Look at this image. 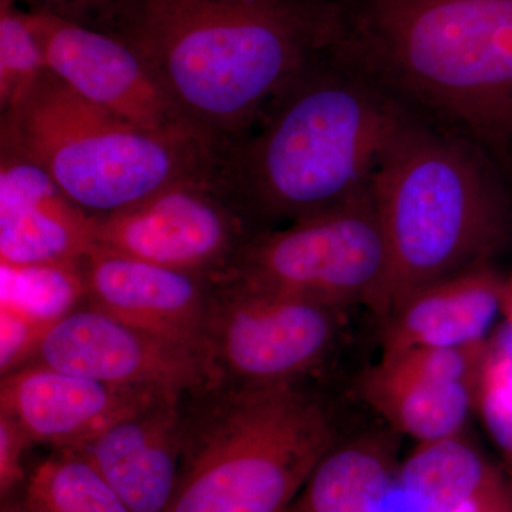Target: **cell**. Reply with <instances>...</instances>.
Wrapping results in <instances>:
<instances>
[{"label": "cell", "instance_id": "7c38bea8", "mask_svg": "<svg viewBox=\"0 0 512 512\" xmlns=\"http://www.w3.org/2000/svg\"><path fill=\"white\" fill-rule=\"evenodd\" d=\"M490 346L382 356L357 379L356 392L387 427L417 443L463 433Z\"/></svg>", "mask_w": 512, "mask_h": 512}, {"label": "cell", "instance_id": "cb8c5ba5", "mask_svg": "<svg viewBox=\"0 0 512 512\" xmlns=\"http://www.w3.org/2000/svg\"><path fill=\"white\" fill-rule=\"evenodd\" d=\"M23 8L50 13L86 28L121 35L141 0H16Z\"/></svg>", "mask_w": 512, "mask_h": 512}, {"label": "cell", "instance_id": "277c9868", "mask_svg": "<svg viewBox=\"0 0 512 512\" xmlns=\"http://www.w3.org/2000/svg\"><path fill=\"white\" fill-rule=\"evenodd\" d=\"M510 184L474 138L409 117L370 184L390 256L384 318L421 286L493 264L512 237Z\"/></svg>", "mask_w": 512, "mask_h": 512}, {"label": "cell", "instance_id": "30bf717a", "mask_svg": "<svg viewBox=\"0 0 512 512\" xmlns=\"http://www.w3.org/2000/svg\"><path fill=\"white\" fill-rule=\"evenodd\" d=\"M25 16L47 70L77 96L148 130L202 131L185 119L156 70L123 36L39 10L25 9Z\"/></svg>", "mask_w": 512, "mask_h": 512}, {"label": "cell", "instance_id": "d6986e66", "mask_svg": "<svg viewBox=\"0 0 512 512\" xmlns=\"http://www.w3.org/2000/svg\"><path fill=\"white\" fill-rule=\"evenodd\" d=\"M500 480L463 433L417 443L397 478L419 512H453Z\"/></svg>", "mask_w": 512, "mask_h": 512}, {"label": "cell", "instance_id": "f546056e", "mask_svg": "<svg viewBox=\"0 0 512 512\" xmlns=\"http://www.w3.org/2000/svg\"><path fill=\"white\" fill-rule=\"evenodd\" d=\"M286 512H289V511H286Z\"/></svg>", "mask_w": 512, "mask_h": 512}, {"label": "cell", "instance_id": "9a60e30c", "mask_svg": "<svg viewBox=\"0 0 512 512\" xmlns=\"http://www.w3.org/2000/svg\"><path fill=\"white\" fill-rule=\"evenodd\" d=\"M97 218L70 200L39 165L2 148V265L80 266L96 248Z\"/></svg>", "mask_w": 512, "mask_h": 512}, {"label": "cell", "instance_id": "e0dca14e", "mask_svg": "<svg viewBox=\"0 0 512 512\" xmlns=\"http://www.w3.org/2000/svg\"><path fill=\"white\" fill-rule=\"evenodd\" d=\"M505 282L493 264H481L421 286L383 319L382 356L487 346L504 312Z\"/></svg>", "mask_w": 512, "mask_h": 512}, {"label": "cell", "instance_id": "ffe728a7", "mask_svg": "<svg viewBox=\"0 0 512 512\" xmlns=\"http://www.w3.org/2000/svg\"><path fill=\"white\" fill-rule=\"evenodd\" d=\"M23 504L36 512H131L79 451H57L26 481Z\"/></svg>", "mask_w": 512, "mask_h": 512}, {"label": "cell", "instance_id": "6da1fadb", "mask_svg": "<svg viewBox=\"0 0 512 512\" xmlns=\"http://www.w3.org/2000/svg\"><path fill=\"white\" fill-rule=\"evenodd\" d=\"M413 113L328 50L227 144L218 177L256 228L291 224L366 190Z\"/></svg>", "mask_w": 512, "mask_h": 512}, {"label": "cell", "instance_id": "9c48e42d", "mask_svg": "<svg viewBox=\"0 0 512 512\" xmlns=\"http://www.w3.org/2000/svg\"><path fill=\"white\" fill-rule=\"evenodd\" d=\"M258 231L215 171L101 215L96 248L215 279Z\"/></svg>", "mask_w": 512, "mask_h": 512}, {"label": "cell", "instance_id": "2e32d148", "mask_svg": "<svg viewBox=\"0 0 512 512\" xmlns=\"http://www.w3.org/2000/svg\"><path fill=\"white\" fill-rule=\"evenodd\" d=\"M187 397H161L77 450L131 512L170 508L180 481Z\"/></svg>", "mask_w": 512, "mask_h": 512}, {"label": "cell", "instance_id": "d4e9b609", "mask_svg": "<svg viewBox=\"0 0 512 512\" xmlns=\"http://www.w3.org/2000/svg\"><path fill=\"white\" fill-rule=\"evenodd\" d=\"M56 322L37 318V316L30 315L8 302H2V308H0V325H2L0 367H2V375L6 376L15 372L29 357H35L40 343Z\"/></svg>", "mask_w": 512, "mask_h": 512}, {"label": "cell", "instance_id": "ba28073f", "mask_svg": "<svg viewBox=\"0 0 512 512\" xmlns=\"http://www.w3.org/2000/svg\"><path fill=\"white\" fill-rule=\"evenodd\" d=\"M346 312L220 276L205 318L208 362L220 384L301 383L335 349Z\"/></svg>", "mask_w": 512, "mask_h": 512}, {"label": "cell", "instance_id": "7a4b0ae2", "mask_svg": "<svg viewBox=\"0 0 512 512\" xmlns=\"http://www.w3.org/2000/svg\"><path fill=\"white\" fill-rule=\"evenodd\" d=\"M335 0H141L124 39L192 126L231 143L320 55Z\"/></svg>", "mask_w": 512, "mask_h": 512}, {"label": "cell", "instance_id": "484cf974", "mask_svg": "<svg viewBox=\"0 0 512 512\" xmlns=\"http://www.w3.org/2000/svg\"><path fill=\"white\" fill-rule=\"evenodd\" d=\"M30 444L32 441L18 424L0 413V493L3 500L26 480L23 456Z\"/></svg>", "mask_w": 512, "mask_h": 512}, {"label": "cell", "instance_id": "44dd1931", "mask_svg": "<svg viewBox=\"0 0 512 512\" xmlns=\"http://www.w3.org/2000/svg\"><path fill=\"white\" fill-rule=\"evenodd\" d=\"M49 73L42 47L16 0H0V111L18 109Z\"/></svg>", "mask_w": 512, "mask_h": 512}, {"label": "cell", "instance_id": "3957f363", "mask_svg": "<svg viewBox=\"0 0 512 512\" xmlns=\"http://www.w3.org/2000/svg\"><path fill=\"white\" fill-rule=\"evenodd\" d=\"M329 50L512 178V0H335Z\"/></svg>", "mask_w": 512, "mask_h": 512}, {"label": "cell", "instance_id": "83f0119b", "mask_svg": "<svg viewBox=\"0 0 512 512\" xmlns=\"http://www.w3.org/2000/svg\"><path fill=\"white\" fill-rule=\"evenodd\" d=\"M503 315L508 320V329L512 330V276L505 282Z\"/></svg>", "mask_w": 512, "mask_h": 512}, {"label": "cell", "instance_id": "52a82bcc", "mask_svg": "<svg viewBox=\"0 0 512 512\" xmlns=\"http://www.w3.org/2000/svg\"><path fill=\"white\" fill-rule=\"evenodd\" d=\"M221 276L342 311L366 306L383 319L390 256L372 188L285 228L256 232Z\"/></svg>", "mask_w": 512, "mask_h": 512}, {"label": "cell", "instance_id": "f1b7e54d", "mask_svg": "<svg viewBox=\"0 0 512 512\" xmlns=\"http://www.w3.org/2000/svg\"><path fill=\"white\" fill-rule=\"evenodd\" d=\"M2 512H36L33 511L32 508H29L28 505H8V507H3Z\"/></svg>", "mask_w": 512, "mask_h": 512}, {"label": "cell", "instance_id": "ac0fdd59", "mask_svg": "<svg viewBox=\"0 0 512 512\" xmlns=\"http://www.w3.org/2000/svg\"><path fill=\"white\" fill-rule=\"evenodd\" d=\"M396 431L340 437L312 471L289 512H380L399 478Z\"/></svg>", "mask_w": 512, "mask_h": 512}, {"label": "cell", "instance_id": "4316f807", "mask_svg": "<svg viewBox=\"0 0 512 512\" xmlns=\"http://www.w3.org/2000/svg\"><path fill=\"white\" fill-rule=\"evenodd\" d=\"M453 512H512V491L503 480L497 481Z\"/></svg>", "mask_w": 512, "mask_h": 512}, {"label": "cell", "instance_id": "4fadbf2b", "mask_svg": "<svg viewBox=\"0 0 512 512\" xmlns=\"http://www.w3.org/2000/svg\"><path fill=\"white\" fill-rule=\"evenodd\" d=\"M170 396L174 394L97 382L33 363L3 376L0 413L15 421L33 444L77 451L130 414Z\"/></svg>", "mask_w": 512, "mask_h": 512}, {"label": "cell", "instance_id": "5b68a950", "mask_svg": "<svg viewBox=\"0 0 512 512\" xmlns=\"http://www.w3.org/2000/svg\"><path fill=\"white\" fill-rule=\"evenodd\" d=\"M191 397L167 512H286L342 437L332 410L301 383L218 384Z\"/></svg>", "mask_w": 512, "mask_h": 512}, {"label": "cell", "instance_id": "7402d4cb", "mask_svg": "<svg viewBox=\"0 0 512 512\" xmlns=\"http://www.w3.org/2000/svg\"><path fill=\"white\" fill-rule=\"evenodd\" d=\"M86 296L82 265H2V302L46 320H59Z\"/></svg>", "mask_w": 512, "mask_h": 512}, {"label": "cell", "instance_id": "5bb4252c", "mask_svg": "<svg viewBox=\"0 0 512 512\" xmlns=\"http://www.w3.org/2000/svg\"><path fill=\"white\" fill-rule=\"evenodd\" d=\"M82 272L87 305L194 350L208 362L205 318L211 278L101 248L83 259Z\"/></svg>", "mask_w": 512, "mask_h": 512}, {"label": "cell", "instance_id": "8992f818", "mask_svg": "<svg viewBox=\"0 0 512 512\" xmlns=\"http://www.w3.org/2000/svg\"><path fill=\"white\" fill-rule=\"evenodd\" d=\"M227 143L202 131L134 126L47 73L2 114V148L46 171L90 214L123 210L187 178L214 174Z\"/></svg>", "mask_w": 512, "mask_h": 512}, {"label": "cell", "instance_id": "603a6c76", "mask_svg": "<svg viewBox=\"0 0 512 512\" xmlns=\"http://www.w3.org/2000/svg\"><path fill=\"white\" fill-rule=\"evenodd\" d=\"M477 402L495 440L512 454V330L490 346L481 370Z\"/></svg>", "mask_w": 512, "mask_h": 512}, {"label": "cell", "instance_id": "8fae6325", "mask_svg": "<svg viewBox=\"0 0 512 512\" xmlns=\"http://www.w3.org/2000/svg\"><path fill=\"white\" fill-rule=\"evenodd\" d=\"M33 359L70 375L174 396H192L220 384L207 359L194 350L90 305L57 320Z\"/></svg>", "mask_w": 512, "mask_h": 512}]
</instances>
